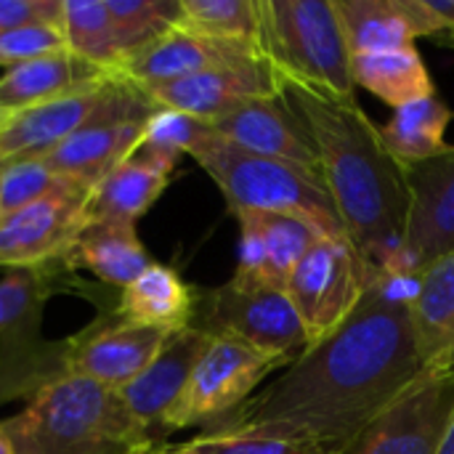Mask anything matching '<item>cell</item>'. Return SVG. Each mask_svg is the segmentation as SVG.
Returning <instances> with one entry per match:
<instances>
[{
    "mask_svg": "<svg viewBox=\"0 0 454 454\" xmlns=\"http://www.w3.org/2000/svg\"><path fill=\"white\" fill-rule=\"evenodd\" d=\"M415 279L372 271L351 317L226 420L279 423L340 452L426 372L410 311Z\"/></svg>",
    "mask_w": 454,
    "mask_h": 454,
    "instance_id": "1",
    "label": "cell"
},
{
    "mask_svg": "<svg viewBox=\"0 0 454 454\" xmlns=\"http://www.w3.org/2000/svg\"><path fill=\"white\" fill-rule=\"evenodd\" d=\"M279 96L317 149L346 237L370 269L394 274L410 213V184L380 128L356 98H335L287 80H279Z\"/></svg>",
    "mask_w": 454,
    "mask_h": 454,
    "instance_id": "2",
    "label": "cell"
},
{
    "mask_svg": "<svg viewBox=\"0 0 454 454\" xmlns=\"http://www.w3.org/2000/svg\"><path fill=\"white\" fill-rule=\"evenodd\" d=\"M0 423L16 454H136L157 444L120 391L77 375L45 383Z\"/></svg>",
    "mask_w": 454,
    "mask_h": 454,
    "instance_id": "3",
    "label": "cell"
},
{
    "mask_svg": "<svg viewBox=\"0 0 454 454\" xmlns=\"http://www.w3.org/2000/svg\"><path fill=\"white\" fill-rule=\"evenodd\" d=\"M189 157L213 178L234 215H290L325 237H346L338 207L319 173L245 152L213 128H207Z\"/></svg>",
    "mask_w": 454,
    "mask_h": 454,
    "instance_id": "4",
    "label": "cell"
},
{
    "mask_svg": "<svg viewBox=\"0 0 454 454\" xmlns=\"http://www.w3.org/2000/svg\"><path fill=\"white\" fill-rule=\"evenodd\" d=\"M258 51L279 80L356 98L351 53L333 0H261Z\"/></svg>",
    "mask_w": 454,
    "mask_h": 454,
    "instance_id": "5",
    "label": "cell"
},
{
    "mask_svg": "<svg viewBox=\"0 0 454 454\" xmlns=\"http://www.w3.org/2000/svg\"><path fill=\"white\" fill-rule=\"evenodd\" d=\"M282 367H287L282 359L269 356L237 338L210 335L181 396L160 423V442L165 444V436L176 431H189L197 426L213 428L223 423Z\"/></svg>",
    "mask_w": 454,
    "mask_h": 454,
    "instance_id": "6",
    "label": "cell"
},
{
    "mask_svg": "<svg viewBox=\"0 0 454 454\" xmlns=\"http://www.w3.org/2000/svg\"><path fill=\"white\" fill-rule=\"evenodd\" d=\"M192 327L207 335L237 338L269 356L293 364L311 343L285 287L229 279L221 287L197 293Z\"/></svg>",
    "mask_w": 454,
    "mask_h": 454,
    "instance_id": "7",
    "label": "cell"
},
{
    "mask_svg": "<svg viewBox=\"0 0 454 454\" xmlns=\"http://www.w3.org/2000/svg\"><path fill=\"white\" fill-rule=\"evenodd\" d=\"M61 269H11L0 279V399L19 396V383L29 399L51 378V346L40 340V327Z\"/></svg>",
    "mask_w": 454,
    "mask_h": 454,
    "instance_id": "8",
    "label": "cell"
},
{
    "mask_svg": "<svg viewBox=\"0 0 454 454\" xmlns=\"http://www.w3.org/2000/svg\"><path fill=\"white\" fill-rule=\"evenodd\" d=\"M372 271L375 269H370L348 237L322 234L306 250L285 290L311 346L325 340L351 317L370 285Z\"/></svg>",
    "mask_w": 454,
    "mask_h": 454,
    "instance_id": "9",
    "label": "cell"
},
{
    "mask_svg": "<svg viewBox=\"0 0 454 454\" xmlns=\"http://www.w3.org/2000/svg\"><path fill=\"white\" fill-rule=\"evenodd\" d=\"M454 415V372H423L338 454H439Z\"/></svg>",
    "mask_w": 454,
    "mask_h": 454,
    "instance_id": "10",
    "label": "cell"
},
{
    "mask_svg": "<svg viewBox=\"0 0 454 454\" xmlns=\"http://www.w3.org/2000/svg\"><path fill=\"white\" fill-rule=\"evenodd\" d=\"M90 186L64 178L27 207L0 215V269H40L59 263L88 223Z\"/></svg>",
    "mask_w": 454,
    "mask_h": 454,
    "instance_id": "11",
    "label": "cell"
},
{
    "mask_svg": "<svg viewBox=\"0 0 454 454\" xmlns=\"http://www.w3.org/2000/svg\"><path fill=\"white\" fill-rule=\"evenodd\" d=\"M141 88L125 77H104L80 90L16 112L0 125V162L45 157L82 125L130 101Z\"/></svg>",
    "mask_w": 454,
    "mask_h": 454,
    "instance_id": "12",
    "label": "cell"
},
{
    "mask_svg": "<svg viewBox=\"0 0 454 454\" xmlns=\"http://www.w3.org/2000/svg\"><path fill=\"white\" fill-rule=\"evenodd\" d=\"M410 213L394 274L418 277L454 250V146L407 170Z\"/></svg>",
    "mask_w": 454,
    "mask_h": 454,
    "instance_id": "13",
    "label": "cell"
},
{
    "mask_svg": "<svg viewBox=\"0 0 454 454\" xmlns=\"http://www.w3.org/2000/svg\"><path fill=\"white\" fill-rule=\"evenodd\" d=\"M157 109L160 106L141 88L130 101L98 114L77 133H72L64 144H59L53 152H48L43 160L61 178L93 189L109 170H114L128 154L138 149L144 125Z\"/></svg>",
    "mask_w": 454,
    "mask_h": 454,
    "instance_id": "14",
    "label": "cell"
},
{
    "mask_svg": "<svg viewBox=\"0 0 454 454\" xmlns=\"http://www.w3.org/2000/svg\"><path fill=\"white\" fill-rule=\"evenodd\" d=\"M168 335L154 327H141L117 319L112 311L101 314L88 330L67 340V375L88 378L104 388H128L160 354Z\"/></svg>",
    "mask_w": 454,
    "mask_h": 454,
    "instance_id": "15",
    "label": "cell"
},
{
    "mask_svg": "<svg viewBox=\"0 0 454 454\" xmlns=\"http://www.w3.org/2000/svg\"><path fill=\"white\" fill-rule=\"evenodd\" d=\"M255 59H263L258 45L207 37L178 24L146 48L130 53L120 64V77L130 80L144 90H152L215 67L245 64Z\"/></svg>",
    "mask_w": 454,
    "mask_h": 454,
    "instance_id": "16",
    "label": "cell"
},
{
    "mask_svg": "<svg viewBox=\"0 0 454 454\" xmlns=\"http://www.w3.org/2000/svg\"><path fill=\"white\" fill-rule=\"evenodd\" d=\"M160 109H176L210 122L234 106L279 93V77L266 59L215 67L160 88L146 90Z\"/></svg>",
    "mask_w": 454,
    "mask_h": 454,
    "instance_id": "17",
    "label": "cell"
},
{
    "mask_svg": "<svg viewBox=\"0 0 454 454\" xmlns=\"http://www.w3.org/2000/svg\"><path fill=\"white\" fill-rule=\"evenodd\" d=\"M207 125L221 138L237 144L245 152L282 160V162H290V165H298L322 176L317 149L303 122L279 93L245 101L234 106L231 112L210 120Z\"/></svg>",
    "mask_w": 454,
    "mask_h": 454,
    "instance_id": "18",
    "label": "cell"
},
{
    "mask_svg": "<svg viewBox=\"0 0 454 454\" xmlns=\"http://www.w3.org/2000/svg\"><path fill=\"white\" fill-rule=\"evenodd\" d=\"M239 263L234 279L285 287L298 261L322 237L314 226L271 213H239Z\"/></svg>",
    "mask_w": 454,
    "mask_h": 454,
    "instance_id": "19",
    "label": "cell"
},
{
    "mask_svg": "<svg viewBox=\"0 0 454 454\" xmlns=\"http://www.w3.org/2000/svg\"><path fill=\"white\" fill-rule=\"evenodd\" d=\"M178 160L138 144L90 192L88 221L136 226L168 189Z\"/></svg>",
    "mask_w": 454,
    "mask_h": 454,
    "instance_id": "20",
    "label": "cell"
},
{
    "mask_svg": "<svg viewBox=\"0 0 454 454\" xmlns=\"http://www.w3.org/2000/svg\"><path fill=\"white\" fill-rule=\"evenodd\" d=\"M210 335L200 327H186L173 335H168L160 354L152 359V364L128 386L122 388V399L128 410L138 418V423L152 434L157 444L160 442V423L168 415V410L181 396L197 359L202 356Z\"/></svg>",
    "mask_w": 454,
    "mask_h": 454,
    "instance_id": "21",
    "label": "cell"
},
{
    "mask_svg": "<svg viewBox=\"0 0 454 454\" xmlns=\"http://www.w3.org/2000/svg\"><path fill=\"white\" fill-rule=\"evenodd\" d=\"M348 53H378L439 35L426 0H333Z\"/></svg>",
    "mask_w": 454,
    "mask_h": 454,
    "instance_id": "22",
    "label": "cell"
},
{
    "mask_svg": "<svg viewBox=\"0 0 454 454\" xmlns=\"http://www.w3.org/2000/svg\"><path fill=\"white\" fill-rule=\"evenodd\" d=\"M410 311L423 370L454 372V250L418 274Z\"/></svg>",
    "mask_w": 454,
    "mask_h": 454,
    "instance_id": "23",
    "label": "cell"
},
{
    "mask_svg": "<svg viewBox=\"0 0 454 454\" xmlns=\"http://www.w3.org/2000/svg\"><path fill=\"white\" fill-rule=\"evenodd\" d=\"M197 293L200 290L192 287L173 266L154 261L130 285L117 290V301L109 311L130 325L178 333L194 322Z\"/></svg>",
    "mask_w": 454,
    "mask_h": 454,
    "instance_id": "24",
    "label": "cell"
},
{
    "mask_svg": "<svg viewBox=\"0 0 454 454\" xmlns=\"http://www.w3.org/2000/svg\"><path fill=\"white\" fill-rule=\"evenodd\" d=\"M64 271H85L101 285L122 290L154 261L144 242L136 234V226L128 223H96L88 221L67 253L59 261Z\"/></svg>",
    "mask_w": 454,
    "mask_h": 454,
    "instance_id": "25",
    "label": "cell"
},
{
    "mask_svg": "<svg viewBox=\"0 0 454 454\" xmlns=\"http://www.w3.org/2000/svg\"><path fill=\"white\" fill-rule=\"evenodd\" d=\"M104 77L109 74L93 69L90 64L74 59L67 51L24 61L0 74V114L11 117L16 112L53 101Z\"/></svg>",
    "mask_w": 454,
    "mask_h": 454,
    "instance_id": "26",
    "label": "cell"
},
{
    "mask_svg": "<svg viewBox=\"0 0 454 454\" xmlns=\"http://www.w3.org/2000/svg\"><path fill=\"white\" fill-rule=\"evenodd\" d=\"M162 454H330L311 436L279 423H218L202 434L160 444Z\"/></svg>",
    "mask_w": 454,
    "mask_h": 454,
    "instance_id": "27",
    "label": "cell"
},
{
    "mask_svg": "<svg viewBox=\"0 0 454 454\" xmlns=\"http://www.w3.org/2000/svg\"><path fill=\"white\" fill-rule=\"evenodd\" d=\"M351 80L354 85L375 93L378 98H383L396 109L436 96L434 77L415 45L378 51V53H354Z\"/></svg>",
    "mask_w": 454,
    "mask_h": 454,
    "instance_id": "28",
    "label": "cell"
},
{
    "mask_svg": "<svg viewBox=\"0 0 454 454\" xmlns=\"http://www.w3.org/2000/svg\"><path fill=\"white\" fill-rule=\"evenodd\" d=\"M452 109L439 96H428L399 106L380 128V136L394 160L410 170L426 160H434L450 149L444 133L452 122Z\"/></svg>",
    "mask_w": 454,
    "mask_h": 454,
    "instance_id": "29",
    "label": "cell"
},
{
    "mask_svg": "<svg viewBox=\"0 0 454 454\" xmlns=\"http://www.w3.org/2000/svg\"><path fill=\"white\" fill-rule=\"evenodd\" d=\"M59 29L67 53L109 77H120L122 56L104 0H61Z\"/></svg>",
    "mask_w": 454,
    "mask_h": 454,
    "instance_id": "30",
    "label": "cell"
},
{
    "mask_svg": "<svg viewBox=\"0 0 454 454\" xmlns=\"http://www.w3.org/2000/svg\"><path fill=\"white\" fill-rule=\"evenodd\" d=\"M181 27L218 40L258 45L261 0H181Z\"/></svg>",
    "mask_w": 454,
    "mask_h": 454,
    "instance_id": "31",
    "label": "cell"
},
{
    "mask_svg": "<svg viewBox=\"0 0 454 454\" xmlns=\"http://www.w3.org/2000/svg\"><path fill=\"white\" fill-rule=\"evenodd\" d=\"M122 61L181 24V0H104Z\"/></svg>",
    "mask_w": 454,
    "mask_h": 454,
    "instance_id": "32",
    "label": "cell"
},
{
    "mask_svg": "<svg viewBox=\"0 0 454 454\" xmlns=\"http://www.w3.org/2000/svg\"><path fill=\"white\" fill-rule=\"evenodd\" d=\"M64 178L51 170L43 157L0 162V215L32 205L53 192Z\"/></svg>",
    "mask_w": 454,
    "mask_h": 454,
    "instance_id": "33",
    "label": "cell"
},
{
    "mask_svg": "<svg viewBox=\"0 0 454 454\" xmlns=\"http://www.w3.org/2000/svg\"><path fill=\"white\" fill-rule=\"evenodd\" d=\"M207 128H210L207 122L192 114L176 109H157L144 125L141 146L181 160V154H189L197 146V141L207 133Z\"/></svg>",
    "mask_w": 454,
    "mask_h": 454,
    "instance_id": "34",
    "label": "cell"
},
{
    "mask_svg": "<svg viewBox=\"0 0 454 454\" xmlns=\"http://www.w3.org/2000/svg\"><path fill=\"white\" fill-rule=\"evenodd\" d=\"M67 51L59 24H27L0 29V67L13 69L24 61Z\"/></svg>",
    "mask_w": 454,
    "mask_h": 454,
    "instance_id": "35",
    "label": "cell"
},
{
    "mask_svg": "<svg viewBox=\"0 0 454 454\" xmlns=\"http://www.w3.org/2000/svg\"><path fill=\"white\" fill-rule=\"evenodd\" d=\"M61 0H0V29L27 24H59Z\"/></svg>",
    "mask_w": 454,
    "mask_h": 454,
    "instance_id": "36",
    "label": "cell"
},
{
    "mask_svg": "<svg viewBox=\"0 0 454 454\" xmlns=\"http://www.w3.org/2000/svg\"><path fill=\"white\" fill-rule=\"evenodd\" d=\"M426 5L439 21V35H454V0H426Z\"/></svg>",
    "mask_w": 454,
    "mask_h": 454,
    "instance_id": "37",
    "label": "cell"
},
{
    "mask_svg": "<svg viewBox=\"0 0 454 454\" xmlns=\"http://www.w3.org/2000/svg\"><path fill=\"white\" fill-rule=\"evenodd\" d=\"M439 454H454V415L450 420V428H447V436H444V444H442Z\"/></svg>",
    "mask_w": 454,
    "mask_h": 454,
    "instance_id": "38",
    "label": "cell"
},
{
    "mask_svg": "<svg viewBox=\"0 0 454 454\" xmlns=\"http://www.w3.org/2000/svg\"><path fill=\"white\" fill-rule=\"evenodd\" d=\"M0 454H16V450H13V442H11V436L5 434L3 423H0Z\"/></svg>",
    "mask_w": 454,
    "mask_h": 454,
    "instance_id": "39",
    "label": "cell"
},
{
    "mask_svg": "<svg viewBox=\"0 0 454 454\" xmlns=\"http://www.w3.org/2000/svg\"><path fill=\"white\" fill-rule=\"evenodd\" d=\"M136 454H162V450H160V444H149V447H144V450H138Z\"/></svg>",
    "mask_w": 454,
    "mask_h": 454,
    "instance_id": "40",
    "label": "cell"
},
{
    "mask_svg": "<svg viewBox=\"0 0 454 454\" xmlns=\"http://www.w3.org/2000/svg\"><path fill=\"white\" fill-rule=\"evenodd\" d=\"M3 120H5V117H3V114H0V125H3Z\"/></svg>",
    "mask_w": 454,
    "mask_h": 454,
    "instance_id": "41",
    "label": "cell"
}]
</instances>
